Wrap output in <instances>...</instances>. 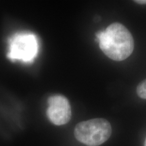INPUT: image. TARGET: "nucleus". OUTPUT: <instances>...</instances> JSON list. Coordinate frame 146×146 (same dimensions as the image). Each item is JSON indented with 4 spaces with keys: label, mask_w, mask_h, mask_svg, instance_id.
<instances>
[{
    "label": "nucleus",
    "mask_w": 146,
    "mask_h": 146,
    "mask_svg": "<svg viewBox=\"0 0 146 146\" xmlns=\"http://www.w3.org/2000/svg\"><path fill=\"white\" fill-rule=\"evenodd\" d=\"M135 2L139 3V4H146V0H137V1H135Z\"/></svg>",
    "instance_id": "423d86ee"
},
{
    "label": "nucleus",
    "mask_w": 146,
    "mask_h": 146,
    "mask_svg": "<svg viewBox=\"0 0 146 146\" xmlns=\"http://www.w3.org/2000/svg\"><path fill=\"white\" fill-rule=\"evenodd\" d=\"M99 45L104 54L115 61H123L134 50V40L128 29L122 24H111L104 31L97 33Z\"/></svg>",
    "instance_id": "f257e3e1"
},
{
    "label": "nucleus",
    "mask_w": 146,
    "mask_h": 146,
    "mask_svg": "<svg viewBox=\"0 0 146 146\" xmlns=\"http://www.w3.org/2000/svg\"><path fill=\"white\" fill-rule=\"evenodd\" d=\"M144 146H146V138H145V145H144Z\"/></svg>",
    "instance_id": "0eeeda50"
},
{
    "label": "nucleus",
    "mask_w": 146,
    "mask_h": 146,
    "mask_svg": "<svg viewBox=\"0 0 146 146\" xmlns=\"http://www.w3.org/2000/svg\"><path fill=\"white\" fill-rule=\"evenodd\" d=\"M74 133L81 143L88 146H98L110 138L112 127L104 118H94L77 124Z\"/></svg>",
    "instance_id": "f03ea898"
},
{
    "label": "nucleus",
    "mask_w": 146,
    "mask_h": 146,
    "mask_svg": "<svg viewBox=\"0 0 146 146\" xmlns=\"http://www.w3.org/2000/svg\"><path fill=\"white\" fill-rule=\"evenodd\" d=\"M10 51L8 57L10 60H21L25 62H30L36 57L38 52V41L33 34H17L11 38Z\"/></svg>",
    "instance_id": "7ed1b4c3"
},
{
    "label": "nucleus",
    "mask_w": 146,
    "mask_h": 146,
    "mask_svg": "<svg viewBox=\"0 0 146 146\" xmlns=\"http://www.w3.org/2000/svg\"><path fill=\"white\" fill-rule=\"evenodd\" d=\"M137 94L139 98L146 100V79L139 84L137 87Z\"/></svg>",
    "instance_id": "39448f33"
},
{
    "label": "nucleus",
    "mask_w": 146,
    "mask_h": 146,
    "mask_svg": "<svg viewBox=\"0 0 146 146\" xmlns=\"http://www.w3.org/2000/svg\"><path fill=\"white\" fill-rule=\"evenodd\" d=\"M47 116L56 125H63L71 119V107L68 99L62 95H55L48 99Z\"/></svg>",
    "instance_id": "20e7f679"
}]
</instances>
